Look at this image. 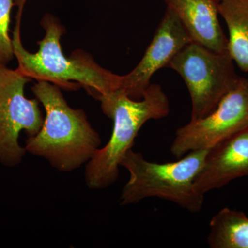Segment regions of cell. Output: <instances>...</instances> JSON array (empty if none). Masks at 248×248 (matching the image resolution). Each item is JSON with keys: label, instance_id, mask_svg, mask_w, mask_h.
Instances as JSON below:
<instances>
[{"label": "cell", "instance_id": "8", "mask_svg": "<svg viewBox=\"0 0 248 248\" xmlns=\"http://www.w3.org/2000/svg\"><path fill=\"white\" fill-rule=\"evenodd\" d=\"M192 41L177 15L166 8L141 61L133 71L122 77L120 89L134 100L141 99L153 75L167 67L173 58Z\"/></svg>", "mask_w": 248, "mask_h": 248}, {"label": "cell", "instance_id": "7", "mask_svg": "<svg viewBox=\"0 0 248 248\" xmlns=\"http://www.w3.org/2000/svg\"><path fill=\"white\" fill-rule=\"evenodd\" d=\"M248 128V78L239 77L213 112L177 129L170 152L179 159L191 151L210 149Z\"/></svg>", "mask_w": 248, "mask_h": 248}, {"label": "cell", "instance_id": "6", "mask_svg": "<svg viewBox=\"0 0 248 248\" xmlns=\"http://www.w3.org/2000/svg\"><path fill=\"white\" fill-rule=\"evenodd\" d=\"M30 81L18 68L0 66V163L9 167L20 164L27 152L19 143L20 132L35 136L45 121L39 101L24 95Z\"/></svg>", "mask_w": 248, "mask_h": 248}, {"label": "cell", "instance_id": "3", "mask_svg": "<svg viewBox=\"0 0 248 248\" xmlns=\"http://www.w3.org/2000/svg\"><path fill=\"white\" fill-rule=\"evenodd\" d=\"M99 100L103 112L113 121V129L107 144L99 148L86 165V185L94 190L106 188L117 181L121 163L141 127L170 113L169 99L157 84H150L140 100H134L121 89Z\"/></svg>", "mask_w": 248, "mask_h": 248}, {"label": "cell", "instance_id": "5", "mask_svg": "<svg viewBox=\"0 0 248 248\" xmlns=\"http://www.w3.org/2000/svg\"><path fill=\"white\" fill-rule=\"evenodd\" d=\"M167 68L177 72L185 81L192 102L191 120L213 112L240 77L228 52L215 53L193 41L173 58Z\"/></svg>", "mask_w": 248, "mask_h": 248}, {"label": "cell", "instance_id": "4", "mask_svg": "<svg viewBox=\"0 0 248 248\" xmlns=\"http://www.w3.org/2000/svg\"><path fill=\"white\" fill-rule=\"evenodd\" d=\"M210 149L191 151L178 161L163 164L148 161L141 153L129 150L121 163L130 173L121 194V205L157 197L190 213H200L205 195L197 190L195 181Z\"/></svg>", "mask_w": 248, "mask_h": 248}, {"label": "cell", "instance_id": "10", "mask_svg": "<svg viewBox=\"0 0 248 248\" xmlns=\"http://www.w3.org/2000/svg\"><path fill=\"white\" fill-rule=\"evenodd\" d=\"M193 42L215 53L228 52V38L218 21L221 0H164Z\"/></svg>", "mask_w": 248, "mask_h": 248}, {"label": "cell", "instance_id": "9", "mask_svg": "<svg viewBox=\"0 0 248 248\" xmlns=\"http://www.w3.org/2000/svg\"><path fill=\"white\" fill-rule=\"evenodd\" d=\"M246 176H248V128L209 150L195 186L205 195Z\"/></svg>", "mask_w": 248, "mask_h": 248}, {"label": "cell", "instance_id": "12", "mask_svg": "<svg viewBox=\"0 0 248 248\" xmlns=\"http://www.w3.org/2000/svg\"><path fill=\"white\" fill-rule=\"evenodd\" d=\"M208 244L211 248H248V217L224 208L210 220Z\"/></svg>", "mask_w": 248, "mask_h": 248}, {"label": "cell", "instance_id": "2", "mask_svg": "<svg viewBox=\"0 0 248 248\" xmlns=\"http://www.w3.org/2000/svg\"><path fill=\"white\" fill-rule=\"evenodd\" d=\"M32 91L45 107L46 117L40 131L26 141L27 151L48 160L62 172L89 162L99 149L101 138L84 111L70 107L60 88L48 81H37Z\"/></svg>", "mask_w": 248, "mask_h": 248}, {"label": "cell", "instance_id": "11", "mask_svg": "<svg viewBox=\"0 0 248 248\" xmlns=\"http://www.w3.org/2000/svg\"><path fill=\"white\" fill-rule=\"evenodd\" d=\"M221 15L228 27V52L240 69L248 72V0H221Z\"/></svg>", "mask_w": 248, "mask_h": 248}, {"label": "cell", "instance_id": "13", "mask_svg": "<svg viewBox=\"0 0 248 248\" xmlns=\"http://www.w3.org/2000/svg\"><path fill=\"white\" fill-rule=\"evenodd\" d=\"M15 4L14 0H0V66H6L15 57L9 35L11 9Z\"/></svg>", "mask_w": 248, "mask_h": 248}, {"label": "cell", "instance_id": "1", "mask_svg": "<svg viewBox=\"0 0 248 248\" xmlns=\"http://www.w3.org/2000/svg\"><path fill=\"white\" fill-rule=\"evenodd\" d=\"M19 9L13 38L14 53L18 61V70L30 79L48 81L60 88L76 91L83 86L99 100L102 96L120 89L122 77L102 68L89 53L76 50L67 58L62 49V36L66 32L58 18L46 14L41 26L45 37L37 42L39 50L31 53L21 41L22 15L27 0H16Z\"/></svg>", "mask_w": 248, "mask_h": 248}]
</instances>
